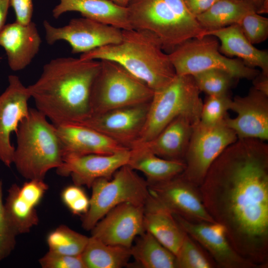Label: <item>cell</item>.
I'll return each mask as SVG.
<instances>
[{
  "instance_id": "cell-1",
  "label": "cell",
  "mask_w": 268,
  "mask_h": 268,
  "mask_svg": "<svg viewBox=\"0 0 268 268\" xmlns=\"http://www.w3.org/2000/svg\"><path fill=\"white\" fill-rule=\"evenodd\" d=\"M237 139L208 169L199 187L203 204L226 229L236 251L268 268V145Z\"/></svg>"
},
{
  "instance_id": "cell-2",
  "label": "cell",
  "mask_w": 268,
  "mask_h": 268,
  "mask_svg": "<svg viewBox=\"0 0 268 268\" xmlns=\"http://www.w3.org/2000/svg\"><path fill=\"white\" fill-rule=\"evenodd\" d=\"M100 67L97 60H51L39 78L27 86L36 109L56 127L82 121L91 114L90 91Z\"/></svg>"
},
{
  "instance_id": "cell-3",
  "label": "cell",
  "mask_w": 268,
  "mask_h": 268,
  "mask_svg": "<svg viewBox=\"0 0 268 268\" xmlns=\"http://www.w3.org/2000/svg\"><path fill=\"white\" fill-rule=\"evenodd\" d=\"M160 40L149 31L122 30L117 44L81 54L82 60H109L120 64L154 91L166 86L176 74Z\"/></svg>"
},
{
  "instance_id": "cell-4",
  "label": "cell",
  "mask_w": 268,
  "mask_h": 268,
  "mask_svg": "<svg viewBox=\"0 0 268 268\" xmlns=\"http://www.w3.org/2000/svg\"><path fill=\"white\" fill-rule=\"evenodd\" d=\"M15 134L12 164L24 178L44 180L49 171L63 164V146L57 127L37 109L30 108Z\"/></svg>"
},
{
  "instance_id": "cell-5",
  "label": "cell",
  "mask_w": 268,
  "mask_h": 268,
  "mask_svg": "<svg viewBox=\"0 0 268 268\" xmlns=\"http://www.w3.org/2000/svg\"><path fill=\"white\" fill-rule=\"evenodd\" d=\"M127 7L133 29L155 35L164 51L170 52L203 32L183 0H129Z\"/></svg>"
},
{
  "instance_id": "cell-6",
  "label": "cell",
  "mask_w": 268,
  "mask_h": 268,
  "mask_svg": "<svg viewBox=\"0 0 268 268\" xmlns=\"http://www.w3.org/2000/svg\"><path fill=\"white\" fill-rule=\"evenodd\" d=\"M201 92L192 75L177 74L166 86L154 91L144 127L131 148L153 139L179 116L197 124L203 103Z\"/></svg>"
},
{
  "instance_id": "cell-7",
  "label": "cell",
  "mask_w": 268,
  "mask_h": 268,
  "mask_svg": "<svg viewBox=\"0 0 268 268\" xmlns=\"http://www.w3.org/2000/svg\"><path fill=\"white\" fill-rule=\"evenodd\" d=\"M100 61L90 91L91 114L151 101L154 90L146 83L116 62Z\"/></svg>"
},
{
  "instance_id": "cell-8",
  "label": "cell",
  "mask_w": 268,
  "mask_h": 268,
  "mask_svg": "<svg viewBox=\"0 0 268 268\" xmlns=\"http://www.w3.org/2000/svg\"><path fill=\"white\" fill-rule=\"evenodd\" d=\"M92 194L82 227L89 231L115 206L126 202L144 205L150 193L146 180L128 165L120 168L110 179L100 178L91 186Z\"/></svg>"
},
{
  "instance_id": "cell-9",
  "label": "cell",
  "mask_w": 268,
  "mask_h": 268,
  "mask_svg": "<svg viewBox=\"0 0 268 268\" xmlns=\"http://www.w3.org/2000/svg\"><path fill=\"white\" fill-rule=\"evenodd\" d=\"M218 42L214 37L206 35L188 40L176 47L168 54L176 74L193 75L216 68L228 72L237 79H253L260 73L239 59L223 55Z\"/></svg>"
},
{
  "instance_id": "cell-10",
  "label": "cell",
  "mask_w": 268,
  "mask_h": 268,
  "mask_svg": "<svg viewBox=\"0 0 268 268\" xmlns=\"http://www.w3.org/2000/svg\"><path fill=\"white\" fill-rule=\"evenodd\" d=\"M237 139L234 132L227 125L225 119L211 126L198 122L193 129L184 158L186 168L182 175L199 188L213 161Z\"/></svg>"
},
{
  "instance_id": "cell-11",
  "label": "cell",
  "mask_w": 268,
  "mask_h": 268,
  "mask_svg": "<svg viewBox=\"0 0 268 268\" xmlns=\"http://www.w3.org/2000/svg\"><path fill=\"white\" fill-rule=\"evenodd\" d=\"M45 40L49 45L59 41L68 43L73 54H83L96 48L119 43L122 30L86 17L75 18L62 27L43 22Z\"/></svg>"
},
{
  "instance_id": "cell-12",
  "label": "cell",
  "mask_w": 268,
  "mask_h": 268,
  "mask_svg": "<svg viewBox=\"0 0 268 268\" xmlns=\"http://www.w3.org/2000/svg\"><path fill=\"white\" fill-rule=\"evenodd\" d=\"M150 102L91 114L77 124L94 129L130 149L143 129Z\"/></svg>"
},
{
  "instance_id": "cell-13",
  "label": "cell",
  "mask_w": 268,
  "mask_h": 268,
  "mask_svg": "<svg viewBox=\"0 0 268 268\" xmlns=\"http://www.w3.org/2000/svg\"><path fill=\"white\" fill-rule=\"evenodd\" d=\"M181 174L166 181L147 183L150 194L189 221L215 222L203 204L199 188Z\"/></svg>"
},
{
  "instance_id": "cell-14",
  "label": "cell",
  "mask_w": 268,
  "mask_h": 268,
  "mask_svg": "<svg viewBox=\"0 0 268 268\" xmlns=\"http://www.w3.org/2000/svg\"><path fill=\"white\" fill-rule=\"evenodd\" d=\"M173 215L182 230L207 252L217 268H258L236 251L222 225L216 222H192Z\"/></svg>"
},
{
  "instance_id": "cell-15",
  "label": "cell",
  "mask_w": 268,
  "mask_h": 268,
  "mask_svg": "<svg viewBox=\"0 0 268 268\" xmlns=\"http://www.w3.org/2000/svg\"><path fill=\"white\" fill-rule=\"evenodd\" d=\"M8 85L0 95V161L10 167L15 147L11 143V134L29 114L28 102L31 98L27 87L18 76H8Z\"/></svg>"
},
{
  "instance_id": "cell-16",
  "label": "cell",
  "mask_w": 268,
  "mask_h": 268,
  "mask_svg": "<svg viewBox=\"0 0 268 268\" xmlns=\"http://www.w3.org/2000/svg\"><path fill=\"white\" fill-rule=\"evenodd\" d=\"M144 205L120 204L108 212L91 230V236L109 245L130 248L145 231Z\"/></svg>"
},
{
  "instance_id": "cell-17",
  "label": "cell",
  "mask_w": 268,
  "mask_h": 268,
  "mask_svg": "<svg viewBox=\"0 0 268 268\" xmlns=\"http://www.w3.org/2000/svg\"><path fill=\"white\" fill-rule=\"evenodd\" d=\"M230 110L236 114L228 116L225 122L238 139H268V96L253 87L243 96L232 99Z\"/></svg>"
},
{
  "instance_id": "cell-18",
  "label": "cell",
  "mask_w": 268,
  "mask_h": 268,
  "mask_svg": "<svg viewBox=\"0 0 268 268\" xmlns=\"http://www.w3.org/2000/svg\"><path fill=\"white\" fill-rule=\"evenodd\" d=\"M130 156V149L109 154L66 155L62 165L56 169L57 173L62 176H70L75 185L91 188L98 179H110L120 168L127 164Z\"/></svg>"
},
{
  "instance_id": "cell-19",
  "label": "cell",
  "mask_w": 268,
  "mask_h": 268,
  "mask_svg": "<svg viewBox=\"0 0 268 268\" xmlns=\"http://www.w3.org/2000/svg\"><path fill=\"white\" fill-rule=\"evenodd\" d=\"M41 39L35 24L16 21L5 24L0 33V46L6 54L8 64L14 71L26 68L38 54Z\"/></svg>"
},
{
  "instance_id": "cell-20",
  "label": "cell",
  "mask_w": 268,
  "mask_h": 268,
  "mask_svg": "<svg viewBox=\"0 0 268 268\" xmlns=\"http://www.w3.org/2000/svg\"><path fill=\"white\" fill-rule=\"evenodd\" d=\"M63 156L113 154L130 149L87 126L71 123L57 127Z\"/></svg>"
},
{
  "instance_id": "cell-21",
  "label": "cell",
  "mask_w": 268,
  "mask_h": 268,
  "mask_svg": "<svg viewBox=\"0 0 268 268\" xmlns=\"http://www.w3.org/2000/svg\"><path fill=\"white\" fill-rule=\"evenodd\" d=\"M70 11L78 12L84 17L122 30L133 29L127 7L111 0H59V3L52 10V14L57 19Z\"/></svg>"
},
{
  "instance_id": "cell-22",
  "label": "cell",
  "mask_w": 268,
  "mask_h": 268,
  "mask_svg": "<svg viewBox=\"0 0 268 268\" xmlns=\"http://www.w3.org/2000/svg\"><path fill=\"white\" fill-rule=\"evenodd\" d=\"M195 125L188 118L179 116L153 139L134 147H141L164 159L184 161Z\"/></svg>"
},
{
  "instance_id": "cell-23",
  "label": "cell",
  "mask_w": 268,
  "mask_h": 268,
  "mask_svg": "<svg viewBox=\"0 0 268 268\" xmlns=\"http://www.w3.org/2000/svg\"><path fill=\"white\" fill-rule=\"evenodd\" d=\"M143 224L145 231L151 234L176 256L186 233L176 221L172 212L150 194L144 205Z\"/></svg>"
},
{
  "instance_id": "cell-24",
  "label": "cell",
  "mask_w": 268,
  "mask_h": 268,
  "mask_svg": "<svg viewBox=\"0 0 268 268\" xmlns=\"http://www.w3.org/2000/svg\"><path fill=\"white\" fill-rule=\"evenodd\" d=\"M206 35L219 40V51L225 56L238 57L248 67H259L262 72L268 74V51L254 47L244 36L238 25L204 31L201 37Z\"/></svg>"
},
{
  "instance_id": "cell-25",
  "label": "cell",
  "mask_w": 268,
  "mask_h": 268,
  "mask_svg": "<svg viewBox=\"0 0 268 268\" xmlns=\"http://www.w3.org/2000/svg\"><path fill=\"white\" fill-rule=\"evenodd\" d=\"M127 165L142 172L148 184L169 180L182 173L186 168L184 161L164 159L141 147L130 149Z\"/></svg>"
},
{
  "instance_id": "cell-26",
  "label": "cell",
  "mask_w": 268,
  "mask_h": 268,
  "mask_svg": "<svg viewBox=\"0 0 268 268\" xmlns=\"http://www.w3.org/2000/svg\"><path fill=\"white\" fill-rule=\"evenodd\" d=\"M252 11L256 9L252 0H218L196 18L204 32L237 24Z\"/></svg>"
},
{
  "instance_id": "cell-27",
  "label": "cell",
  "mask_w": 268,
  "mask_h": 268,
  "mask_svg": "<svg viewBox=\"0 0 268 268\" xmlns=\"http://www.w3.org/2000/svg\"><path fill=\"white\" fill-rule=\"evenodd\" d=\"M132 257L144 268H176L175 255L148 231L138 236L130 248Z\"/></svg>"
},
{
  "instance_id": "cell-28",
  "label": "cell",
  "mask_w": 268,
  "mask_h": 268,
  "mask_svg": "<svg viewBox=\"0 0 268 268\" xmlns=\"http://www.w3.org/2000/svg\"><path fill=\"white\" fill-rule=\"evenodd\" d=\"M81 255L86 268H121L132 257L130 248L107 244L91 236Z\"/></svg>"
},
{
  "instance_id": "cell-29",
  "label": "cell",
  "mask_w": 268,
  "mask_h": 268,
  "mask_svg": "<svg viewBox=\"0 0 268 268\" xmlns=\"http://www.w3.org/2000/svg\"><path fill=\"white\" fill-rule=\"evenodd\" d=\"M19 187L16 184L10 186L4 203L8 220L17 235L28 233L39 222L37 205L21 195Z\"/></svg>"
},
{
  "instance_id": "cell-30",
  "label": "cell",
  "mask_w": 268,
  "mask_h": 268,
  "mask_svg": "<svg viewBox=\"0 0 268 268\" xmlns=\"http://www.w3.org/2000/svg\"><path fill=\"white\" fill-rule=\"evenodd\" d=\"M89 237L61 225L50 232L46 241L49 251L71 256L80 255Z\"/></svg>"
},
{
  "instance_id": "cell-31",
  "label": "cell",
  "mask_w": 268,
  "mask_h": 268,
  "mask_svg": "<svg viewBox=\"0 0 268 268\" xmlns=\"http://www.w3.org/2000/svg\"><path fill=\"white\" fill-rule=\"evenodd\" d=\"M176 258V268H217L207 252L187 233Z\"/></svg>"
},
{
  "instance_id": "cell-32",
  "label": "cell",
  "mask_w": 268,
  "mask_h": 268,
  "mask_svg": "<svg viewBox=\"0 0 268 268\" xmlns=\"http://www.w3.org/2000/svg\"><path fill=\"white\" fill-rule=\"evenodd\" d=\"M201 92L207 95L228 94L236 79L228 72L220 69H210L192 75Z\"/></svg>"
},
{
  "instance_id": "cell-33",
  "label": "cell",
  "mask_w": 268,
  "mask_h": 268,
  "mask_svg": "<svg viewBox=\"0 0 268 268\" xmlns=\"http://www.w3.org/2000/svg\"><path fill=\"white\" fill-rule=\"evenodd\" d=\"M232 98L229 94L221 95H207L202 103L199 123L211 126L217 125L228 116Z\"/></svg>"
},
{
  "instance_id": "cell-34",
  "label": "cell",
  "mask_w": 268,
  "mask_h": 268,
  "mask_svg": "<svg viewBox=\"0 0 268 268\" xmlns=\"http://www.w3.org/2000/svg\"><path fill=\"white\" fill-rule=\"evenodd\" d=\"M252 44L265 41L268 37V18L256 11L248 13L237 24Z\"/></svg>"
},
{
  "instance_id": "cell-35",
  "label": "cell",
  "mask_w": 268,
  "mask_h": 268,
  "mask_svg": "<svg viewBox=\"0 0 268 268\" xmlns=\"http://www.w3.org/2000/svg\"><path fill=\"white\" fill-rule=\"evenodd\" d=\"M2 182L0 179V262L14 250L17 236L6 216L2 201Z\"/></svg>"
},
{
  "instance_id": "cell-36",
  "label": "cell",
  "mask_w": 268,
  "mask_h": 268,
  "mask_svg": "<svg viewBox=\"0 0 268 268\" xmlns=\"http://www.w3.org/2000/svg\"><path fill=\"white\" fill-rule=\"evenodd\" d=\"M61 200L69 211L75 215H84L88 211L90 200L84 191L73 184L65 188L62 191Z\"/></svg>"
},
{
  "instance_id": "cell-37",
  "label": "cell",
  "mask_w": 268,
  "mask_h": 268,
  "mask_svg": "<svg viewBox=\"0 0 268 268\" xmlns=\"http://www.w3.org/2000/svg\"><path fill=\"white\" fill-rule=\"evenodd\" d=\"M39 263L43 268H86L81 255H67L50 251Z\"/></svg>"
},
{
  "instance_id": "cell-38",
  "label": "cell",
  "mask_w": 268,
  "mask_h": 268,
  "mask_svg": "<svg viewBox=\"0 0 268 268\" xmlns=\"http://www.w3.org/2000/svg\"><path fill=\"white\" fill-rule=\"evenodd\" d=\"M10 6L14 11L15 21L25 25L32 21L33 12L32 0H10Z\"/></svg>"
},
{
  "instance_id": "cell-39",
  "label": "cell",
  "mask_w": 268,
  "mask_h": 268,
  "mask_svg": "<svg viewBox=\"0 0 268 268\" xmlns=\"http://www.w3.org/2000/svg\"><path fill=\"white\" fill-rule=\"evenodd\" d=\"M218 0H183L189 11L195 17L207 10Z\"/></svg>"
},
{
  "instance_id": "cell-40",
  "label": "cell",
  "mask_w": 268,
  "mask_h": 268,
  "mask_svg": "<svg viewBox=\"0 0 268 268\" xmlns=\"http://www.w3.org/2000/svg\"><path fill=\"white\" fill-rule=\"evenodd\" d=\"M253 79V87L268 96V74L260 72Z\"/></svg>"
},
{
  "instance_id": "cell-41",
  "label": "cell",
  "mask_w": 268,
  "mask_h": 268,
  "mask_svg": "<svg viewBox=\"0 0 268 268\" xmlns=\"http://www.w3.org/2000/svg\"><path fill=\"white\" fill-rule=\"evenodd\" d=\"M10 0H0V33L5 26Z\"/></svg>"
},
{
  "instance_id": "cell-42",
  "label": "cell",
  "mask_w": 268,
  "mask_h": 268,
  "mask_svg": "<svg viewBox=\"0 0 268 268\" xmlns=\"http://www.w3.org/2000/svg\"><path fill=\"white\" fill-rule=\"evenodd\" d=\"M252 0L256 9V12L265 2L268 1V0Z\"/></svg>"
},
{
  "instance_id": "cell-43",
  "label": "cell",
  "mask_w": 268,
  "mask_h": 268,
  "mask_svg": "<svg viewBox=\"0 0 268 268\" xmlns=\"http://www.w3.org/2000/svg\"><path fill=\"white\" fill-rule=\"evenodd\" d=\"M111 0L119 5L124 6V7H127L129 0Z\"/></svg>"
},
{
  "instance_id": "cell-44",
  "label": "cell",
  "mask_w": 268,
  "mask_h": 268,
  "mask_svg": "<svg viewBox=\"0 0 268 268\" xmlns=\"http://www.w3.org/2000/svg\"><path fill=\"white\" fill-rule=\"evenodd\" d=\"M0 59H1V57H0Z\"/></svg>"
},
{
  "instance_id": "cell-45",
  "label": "cell",
  "mask_w": 268,
  "mask_h": 268,
  "mask_svg": "<svg viewBox=\"0 0 268 268\" xmlns=\"http://www.w3.org/2000/svg\"></svg>"
}]
</instances>
